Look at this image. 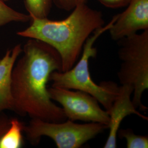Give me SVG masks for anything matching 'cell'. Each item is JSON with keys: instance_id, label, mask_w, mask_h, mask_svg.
I'll return each instance as SVG.
<instances>
[{"instance_id": "1", "label": "cell", "mask_w": 148, "mask_h": 148, "mask_svg": "<svg viewBox=\"0 0 148 148\" xmlns=\"http://www.w3.org/2000/svg\"><path fill=\"white\" fill-rule=\"evenodd\" d=\"M22 53L12 75L13 111L46 121H65L63 109L51 99L47 86L51 74L62 71L59 54L47 43L33 38H29Z\"/></svg>"}, {"instance_id": "2", "label": "cell", "mask_w": 148, "mask_h": 148, "mask_svg": "<svg viewBox=\"0 0 148 148\" xmlns=\"http://www.w3.org/2000/svg\"><path fill=\"white\" fill-rule=\"evenodd\" d=\"M30 21V25L18 32L17 35L40 40L54 48L61 58L62 72L74 66L86 40L104 24L101 13L86 3L77 5L62 21H52L47 17L32 18Z\"/></svg>"}, {"instance_id": "3", "label": "cell", "mask_w": 148, "mask_h": 148, "mask_svg": "<svg viewBox=\"0 0 148 148\" xmlns=\"http://www.w3.org/2000/svg\"><path fill=\"white\" fill-rule=\"evenodd\" d=\"M114 16L106 26L96 29L90 35L84 45L82 53L79 61L67 71H55L51 74L49 81L52 87H58L70 90H79L94 97L106 111L111 108L116 96L119 86L111 81H103L97 85L92 79L89 69L90 58H95L97 48L94 47L97 40L108 31L116 19Z\"/></svg>"}, {"instance_id": "4", "label": "cell", "mask_w": 148, "mask_h": 148, "mask_svg": "<svg viewBox=\"0 0 148 148\" xmlns=\"http://www.w3.org/2000/svg\"><path fill=\"white\" fill-rule=\"evenodd\" d=\"M118 56L121 61L117 77L121 85L133 88V103L144 111L148 108L142 101L144 92L148 89V29L117 41Z\"/></svg>"}, {"instance_id": "5", "label": "cell", "mask_w": 148, "mask_h": 148, "mask_svg": "<svg viewBox=\"0 0 148 148\" xmlns=\"http://www.w3.org/2000/svg\"><path fill=\"white\" fill-rule=\"evenodd\" d=\"M107 128L108 125L97 122L80 124L68 119L53 122L31 119L25 125L24 132L33 145L38 144L42 137H47L53 140L58 148H79Z\"/></svg>"}, {"instance_id": "6", "label": "cell", "mask_w": 148, "mask_h": 148, "mask_svg": "<svg viewBox=\"0 0 148 148\" xmlns=\"http://www.w3.org/2000/svg\"><path fill=\"white\" fill-rule=\"evenodd\" d=\"M51 99L59 103L67 119L109 125V116L94 97L85 92L58 87L48 88Z\"/></svg>"}, {"instance_id": "7", "label": "cell", "mask_w": 148, "mask_h": 148, "mask_svg": "<svg viewBox=\"0 0 148 148\" xmlns=\"http://www.w3.org/2000/svg\"><path fill=\"white\" fill-rule=\"evenodd\" d=\"M127 6L108 30L114 41L148 29V0H131Z\"/></svg>"}, {"instance_id": "8", "label": "cell", "mask_w": 148, "mask_h": 148, "mask_svg": "<svg viewBox=\"0 0 148 148\" xmlns=\"http://www.w3.org/2000/svg\"><path fill=\"white\" fill-rule=\"evenodd\" d=\"M133 92V88L130 85H121L119 87L111 108L108 111L109 116V133L103 148H116L117 132L122 121L126 117L133 114L148 121V117L138 111L133 103L131 99Z\"/></svg>"}, {"instance_id": "9", "label": "cell", "mask_w": 148, "mask_h": 148, "mask_svg": "<svg viewBox=\"0 0 148 148\" xmlns=\"http://www.w3.org/2000/svg\"><path fill=\"white\" fill-rule=\"evenodd\" d=\"M22 51L21 45H16L7 50L0 59V112L7 110L14 111L12 75L14 64Z\"/></svg>"}, {"instance_id": "10", "label": "cell", "mask_w": 148, "mask_h": 148, "mask_svg": "<svg viewBox=\"0 0 148 148\" xmlns=\"http://www.w3.org/2000/svg\"><path fill=\"white\" fill-rule=\"evenodd\" d=\"M25 124L16 118L10 120V125L0 137V148H20L23 146V133Z\"/></svg>"}, {"instance_id": "11", "label": "cell", "mask_w": 148, "mask_h": 148, "mask_svg": "<svg viewBox=\"0 0 148 148\" xmlns=\"http://www.w3.org/2000/svg\"><path fill=\"white\" fill-rule=\"evenodd\" d=\"M30 19L29 14L13 10L5 5L3 0H0V27L12 22L26 23Z\"/></svg>"}, {"instance_id": "12", "label": "cell", "mask_w": 148, "mask_h": 148, "mask_svg": "<svg viewBox=\"0 0 148 148\" xmlns=\"http://www.w3.org/2000/svg\"><path fill=\"white\" fill-rule=\"evenodd\" d=\"M30 18L47 17L52 5V0H24Z\"/></svg>"}, {"instance_id": "13", "label": "cell", "mask_w": 148, "mask_h": 148, "mask_svg": "<svg viewBox=\"0 0 148 148\" xmlns=\"http://www.w3.org/2000/svg\"><path fill=\"white\" fill-rule=\"evenodd\" d=\"M121 138L126 140L127 148H148V136L136 134L132 129H121L117 132Z\"/></svg>"}, {"instance_id": "14", "label": "cell", "mask_w": 148, "mask_h": 148, "mask_svg": "<svg viewBox=\"0 0 148 148\" xmlns=\"http://www.w3.org/2000/svg\"><path fill=\"white\" fill-rule=\"evenodd\" d=\"M56 5L62 10L72 11L80 4L86 3L87 0H53Z\"/></svg>"}, {"instance_id": "15", "label": "cell", "mask_w": 148, "mask_h": 148, "mask_svg": "<svg viewBox=\"0 0 148 148\" xmlns=\"http://www.w3.org/2000/svg\"><path fill=\"white\" fill-rule=\"evenodd\" d=\"M103 5L108 8H117L127 6L131 0H98Z\"/></svg>"}, {"instance_id": "16", "label": "cell", "mask_w": 148, "mask_h": 148, "mask_svg": "<svg viewBox=\"0 0 148 148\" xmlns=\"http://www.w3.org/2000/svg\"><path fill=\"white\" fill-rule=\"evenodd\" d=\"M10 120L5 112H0V137L10 127Z\"/></svg>"}, {"instance_id": "17", "label": "cell", "mask_w": 148, "mask_h": 148, "mask_svg": "<svg viewBox=\"0 0 148 148\" xmlns=\"http://www.w3.org/2000/svg\"><path fill=\"white\" fill-rule=\"evenodd\" d=\"M3 1H8V0H3Z\"/></svg>"}]
</instances>
